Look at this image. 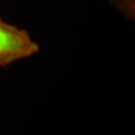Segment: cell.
I'll list each match as a JSON object with an SVG mask.
<instances>
[{"instance_id":"cell-1","label":"cell","mask_w":135,"mask_h":135,"mask_svg":"<svg viewBox=\"0 0 135 135\" xmlns=\"http://www.w3.org/2000/svg\"><path fill=\"white\" fill-rule=\"evenodd\" d=\"M38 51L39 45L26 30L7 23L0 17V66H8Z\"/></svg>"},{"instance_id":"cell-2","label":"cell","mask_w":135,"mask_h":135,"mask_svg":"<svg viewBox=\"0 0 135 135\" xmlns=\"http://www.w3.org/2000/svg\"><path fill=\"white\" fill-rule=\"evenodd\" d=\"M110 3L128 20L135 18V0H109Z\"/></svg>"}]
</instances>
